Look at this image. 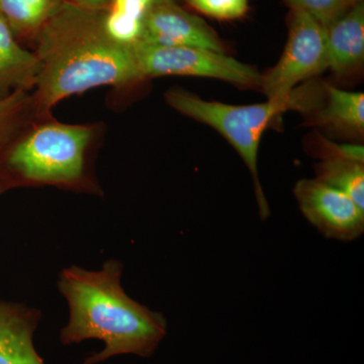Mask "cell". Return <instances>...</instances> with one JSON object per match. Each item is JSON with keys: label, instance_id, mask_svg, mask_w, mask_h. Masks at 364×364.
I'll return each mask as SVG.
<instances>
[{"label": "cell", "instance_id": "cell-1", "mask_svg": "<svg viewBox=\"0 0 364 364\" xmlns=\"http://www.w3.org/2000/svg\"><path fill=\"white\" fill-rule=\"evenodd\" d=\"M104 11L65 0L36 33L41 70L35 102L43 114L60 100L98 86L142 80L134 47L117 44L105 32Z\"/></svg>", "mask_w": 364, "mask_h": 364}, {"label": "cell", "instance_id": "cell-2", "mask_svg": "<svg viewBox=\"0 0 364 364\" xmlns=\"http://www.w3.org/2000/svg\"><path fill=\"white\" fill-rule=\"evenodd\" d=\"M122 272V263L112 259L98 272L71 267L60 273L59 291L70 310L60 341L71 345L97 339L105 343V348L86 358L85 364L127 354L150 358L166 336V318L126 294L121 286Z\"/></svg>", "mask_w": 364, "mask_h": 364}, {"label": "cell", "instance_id": "cell-3", "mask_svg": "<svg viewBox=\"0 0 364 364\" xmlns=\"http://www.w3.org/2000/svg\"><path fill=\"white\" fill-rule=\"evenodd\" d=\"M165 97L176 111L212 127L233 146L252 176L260 218L267 220L270 208L258 176L261 136L273 119L282 112L312 109L310 95L306 92L299 95L294 90L286 100H267L263 104L249 105L208 102L183 90H169Z\"/></svg>", "mask_w": 364, "mask_h": 364}, {"label": "cell", "instance_id": "cell-4", "mask_svg": "<svg viewBox=\"0 0 364 364\" xmlns=\"http://www.w3.org/2000/svg\"><path fill=\"white\" fill-rule=\"evenodd\" d=\"M90 140L88 127L42 124L9 151L6 165L28 183L77 186L85 181Z\"/></svg>", "mask_w": 364, "mask_h": 364}, {"label": "cell", "instance_id": "cell-5", "mask_svg": "<svg viewBox=\"0 0 364 364\" xmlns=\"http://www.w3.org/2000/svg\"><path fill=\"white\" fill-rule=\"evenodd\" d=\"M141 77L181 75L220 79L239 86H260L262 75L254 67L225 53L196 47L134 46Z\"/></svg>", "mask_w": 364, "mask_h": 364}, {"label": "cell", "instance_id": "cell-6", "mask_svg": "<svg viewBox=\"0 0 364 364\" xmlns=\"http://www.w3.org/2000/svg\"><path fill=\"white\" fill-rule=\"evenodd\" d=\"M327 68L326 28L304 11L293 9L289 39L277 65L261 79L267 100H286L301 81Z\"/></svg>", "mask_w": 364, "mask_h": 364}, {"label": "cell", "instance_id": "cell-7", "mask_svg": "<svg viewBox=\"0 0 364 364\" xmlns=\"http://www.w3.org/2000/svg\"><path fill=\"white\" fill-rule=\"evenodd\" d=\"M301 214L326 238L350 242L364 233V210L344 193L318 179H301L294 188Z\"/></svg>", "mask_w": 364, "mask_h": 364}, {"label": "cell", "instance_id": "cell-8", "mask_svg": "<svg viewBox=\"0 0 364 364\" xmlns=\"http://www.w3.org/2000/svg\"><path fill=\"white\" fill-rule=\"evenodd\" d=\"M140 43L162 47H196L225 53L215 31L174 0H156L144 20Z\"/></svg>", "mask_w": 364, "mask_h": 364}, {"label": "cell", "instance_id": "cell-9", "mask_svg": "<svg viewBox=\"0 0 364 364\" xmlns=\"http://www.w3.org/2000/svg\"><path fill=\"white\" fill-rule=\"evenodd\" d=\"M40 313L0 303V364H45L33 344Z\"/></svg>", "mask_w": 364, "mask_h": 364}, {"label": "cell", "instance_id": "cell-10", "mask_svg": "<svg viewBox=\"0 0 364 364\" xmlns=\"http://www.w3.org/2000/svg\"><path fill=\"white\" fill-rule=\"evenodd\" d=\"M327 68L344 75L363 64L364 6L358 2L326 28Z\"/></svg>", "mask_w": 364, "mask_h": 364}, {"label": "cell", "instance_id": "cell-11", "mask_svg": "<svg viewBox=\"0 0 364 364\" xmlns=\"http://www.w3.org/2000/svg\"><path fill=\"white\" fill-rule=\"evenodd\" d=\"M40 70L36 53L16 42V35L0 13V100L36 86Z\"/></svg>", "mask_w": 364, "mask_h": 364}, {"label": "cell", "instance_id": "cell-12", "mask_svg": "<svg viewBox=\"0 0 364 364\" xmlns=\"http://www.w3.org/2000/svg\"><path fill=\"white\" fill-rule=\"evenodd\" d=\"M326 102L314 123L334 131L360 136L364 132V95L326 85Z\"/></svg>", "mask_w": 364, "mask_h": 364}, {"label": "cell", "instance_id": "cell-13", "mask_svg": "<svg viewBox=\"0 0 364 364\" xmlns=\"http://www.w3.org/2000/svg\"><path fill=\"white\" fill-rule=\"evenodd\" d=\"M65 0H0V13L14 35L37 33Z\"/></svg>", "mask_w": 364, "mask_h": 364}, {"label": "cell", "instance_id": "cell-14", "mask_svg": "<svg viewBox=\"0 0 364 364\" xmlns=\"http://www.w3.org/2000/svg\"><path fill=\"white\" fill-rule=\"evenodd\" d=\"M316 179L350 196L364 210L363 163L344 159H323L315 166Z\"/></svg>", "mask_w": 364, "mask_h": 364}, {"label": "cell", "instance_id": "cell-15", "mask_svg": "<svg viewBox=\"0 0 364 364\" xmlns=\"http://www.w3.org/2000/svg\"><path fill=\"white\" fill-rule=\"evenodd\" d=\"M156 0H111L105 9V23L107 30L123 40L142 35L144 20Z\"/></svg>", "mask_w": 364, "mask_h": 364}, {"label": "cell", "instance_id": "cell-16", "mask_svg": "<svg viewBox=\"0 0 364 364\" xmlns=\"http://www.w3.org/2000/svg\"><path fill=\"white\" fill-rule=\"evenodd\" d=\"M291 9L304 11L324 28L341 18L360 0H284Z\"/></svg>", "mask_w": 364, "mask_h": 364}, {"label": "cell", "instance_id": "cell-17", "mask_svg": "<svg viewBox=\"0 0 364 364\" xmlns=\"http://www.w3.org/2000/svg\"><path fill=\"white\" fill-rule=\"evenodd\" d=\"M193 9L223 21L238 20L248 11L249 0H188Z\"/></svg>", "mask_w": 364, "mask_h": 364}, {"label": "cell", "instance_id": "cell-18", "mask_svg": "<svg viewBox=\"0 0 364 364\" xmlns=\"http://www.w3.org/2000/svg\"><path fill=\"white\" fill-rule=\"evenodd\" d=\"M28 102L30 97L23 90L16 91L0 100V148L6 142L14 124L18 121V117L25 111Z\"/></svg>", "mask_w": 364, "mask_h": 364}, {"label": "cell", "instance_id": "cell-19", "mask_svg": "<svg viewBox=\"0 0 364 364\" xmlns=\"http://www.w3.org/2000/svg\"><path fill=\"white\" fill-rule=\"evenodd\" d=\"M318 156L321 159H344L364 162V147L353 144H337L325 138H318Z\"/></svg>", "mask_w": 364, "mask_h": 364}, {"label": "cell", "instance_id": "cell-20", "mask_svg": "<svg viewBox=\"0 0 364 364\" xmlns=\"http://www.w3.org/2000/svg\"><path fill=\"white\" fill-rule=\"evenodd\" d=\"M76 6L90 9H105L111 4V0H68Z\"/></svg>", "mask_w": 364, "mask_h": 364}, {"label": "cell", "instance_id": "cell-21", "mask_svg": "<svg viewBox=\"0 0 364 364\" xmlns=\"http://www.w3.org/2000/svg\"><path fill=\"white\" fill-rule=\"evenodd\" d=\"M0 193H1V186H0Z\"/></svg>", "mask_w": 364, "mask_h": 364}]
</instances>
